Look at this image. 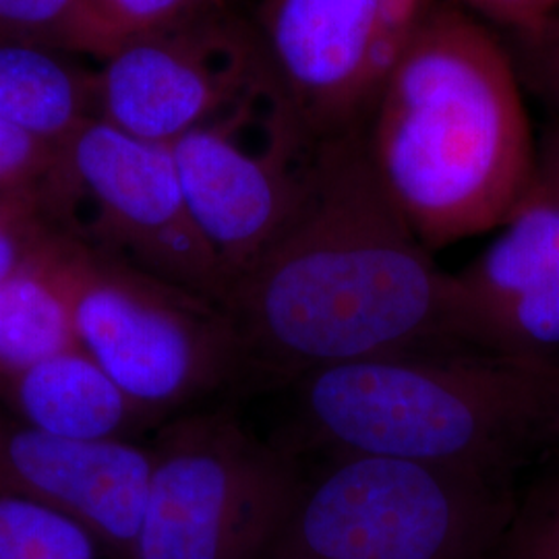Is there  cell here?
<instances>
[{
  "label": "cell",
  "mask_w": 559,
  "mask_h": 559,
  "mask_svg": "<svg viewBox=\"0 0 559 559\" xmlns=\"http://www.w3.org/2000/svg\"><path fill=\"white\" fill-rule=\"evenodd\" d=\"M245 378L293 383L348 360L479 348L440 270L381 185L365 133L323 141L290 226L230 286Z\"/></svg>",
  "instance_id": "1"
},
{
  "label": "cell",
  "mask_w": 559,
  "mask_h": 559,
  "mask_svg": "<svg viewBox=\"0 0 559 559\" xmlns=\"http://www.w3.org/2000/svg\"><path fill=\"white\" fill-rule=\"evenodd\" d=\"M381 185L433 253L501 228L531 193L537 145L503 41L440 0L365 131Z\"/></svg>",
  "instance_id": "2"
},
{
  "label": "cell",
  "mask_w": 559,
  "mask_h": 559,
  "mask_svg": "<svg viewBox=\"0 0 559 559\" xmlns=\"http://www.w3.org/2000/svg\"><path fill=\"white\" fill-rule=\"evenodd\" d=\"M305 440L334 454L512 483L559 438V365L480 348L348 360L293 383Z\"/></svg>",
  "instance_id": "3"
},
{
  "label": "cell",
  "mask_w": 559,
  "mask_h": 559,
  "mask_svg": "<svg viewBox=\"0 0 559 559\" xmlns=\"http://www.w3.org/2000/svg\"><path fill=\"white\" fill-rule=\"evenodd\" d=\"M514 485L473 471L334 454L307 475L263 559H489Z\"/></svg>",
  "instance_id": "4"
},
{
  "label": "cell",
  "mask_w": 559,
  "mask_h": 559,
  "mask_svg": "<svg viewBox=\"0 0 559 559\" xmlns=\"http://www.w3.org/2000/svg\"><path fill=\"white\" fill-rule=\"evenodd\" d=\"M60 276L81 348L154 419L245 378L221 305L62 230Z\"/></svg>",
  "instance_id": "5"
},
{
  "label": "cell",
  "mask_w": 559,
  "mask_h": 559,
  "mask_svg": "<svg viewBox=\"0 0 559 559\" xmlns=\"http://www.w3.org/2000/svg\"><path fill=\"white\" fill-rule=\"evenodd\" d=\"M152 454L131 559H263L305 480L293 450L226 411L173 420Z\"/></svg>",
  "instance_id": "6"
},
{
  "label": "cell",
  "mask_w": 559,
  "mask_h": 559,
  "mask_svg": "<svg viewBox=\"0 0 559 559\" xmlns=\"http://www.w3.org/2000/svg\"><path fill=\"white\" fill-rule=\"evenodd\" d=\"M321 143L274 78L170 143L189 214L230 286L299 214Z\"/></svg>",
  "instance_id": "7"
},
{
  "label": "cell",
  "mask_w": 559,
  "mask_h": 559,
  "mask_svg": "<svg viewBox=\"0 0 559 559\" xmlns=\"http://www.w3.org/2000/svg\"><path fill=\"white\" fill-rule=\"evenodd\" d=\"M80 198L96 205L102 249L224 309L230 284L189 214L170 145L85 120L59 145L60 221Z\"/></svg>",
  "instance_id": "8"
},
{
  "label": "cell",
  "mask_w": 559,
  "mask_h": 559,
  "mask_svg": "<svg viewBox=\"0 0 559 559\" xmlns=\"http://www.w3.org/2000/svg\"><path fill=\"white\" fill-rule=\"evenodd\" d=\"M440 0H263L255 29L280 92L318 141L362 135Z\"/></svg>",
  "instance_id": "9"
},
{
  "label": "cell",
  "mask_w": 559,
  "mask_h": 559,
  "mask_svg": "<svg viewBox=\"0 0 559 559\" xmlns=\"http://www.w3.org/2000/svg\"><path fill=\"white\" fill-rule=\"evenodd\" d=\"M270 80L255 23L218 0L189 20L122 41L106 57L96 73V117L170 145Z\"/></svg>",
  "instance_id": "10"
},
{
  "label": "cell",
  "mask_w": 559,
  "mask_h": 559,
  "mask_svg": "<svg viewBox=\"0 0 559 559\" xmlns=\"http://www.w3.org/2000/svg\"><path fill=\"white\" fill-rule=\"evenodd\" d=\"M152 473V448L131 440L60 438L0 408V491L80 522L108 559H131Z\"/></svg>",
  "instance_id": "11"
},
{
  "label": "cell",
  "mask_w": 559,
  "mask_h": 559,
  "mask_svg": "<svg viewBox=\"0 0 559 559\" xmlns=\"http://www.w3.org/2000/svg\"><path fill=\"white\" fill-rule=\"evenodd\" d=\"M456 278L480 350L559 365V200L533 185Z\"/></svg>",
  "instance_id": "12"
},
{
  "label": "cell",
  "mask_w": 559,
  "mask_h": 559,
  "mask_svg": "<svg viewBox=\"0 0 559 559\" xmlns=\"http://www.w3.org/2000/svg\"><path fill=\"white\" fill-rule=\"evenodd\" d=\"M0 399L25 425L73 440H129L152 420L80 344L2 378Z\"/></svg>",
  "instance_id": "13"
},
{
  "label": "cell",
  "mask_w": 559,
  "mask_h": 559,
  "mask_svg": "<svg viewBox=\"0 0 559 559\" xmlns=\"http://www.w3.org/2000/svg\"><path fill=\"white\" fill-rule=\"evenodd\" d=\"M36 44H0V120L52 145L96 117V75Z\"/></svg>",
  "instance_id": "14"
},
{
  "label": "cell",
  "mask_w": 559,
  "mask_h": 559,
  "mask_svg": "<svg viewBox=\"0 0 559 559\" xmlns=\"http://www.w3.org/2000/svg\"><path fill=\"white\" fill-rule=\"evenodd\" d=\"M57 228L15 276L0 284V380L78 346L57 261Z\"/></svg>",
  "instance_id": "15"
},
{
  "label": "cell",
  "mask_w": 559,
  "mask_h": 559,
  "mask_svg": "<svg viewBox=\"0 0 559 559\" xmlns=\"http://www.w3.org/2000/svg\"><path fill=\"white\" fill-rule=\"evenodd\" d=\"M9 41L102 60L117 50L92 0H0V44Z\"/></svg>",
  "instance_id": "16"
},
{
  "label": "cell",
  "mask_w": 559,
  "mask_h": 559,
  "mask_svg": "<svg viewBox=\"0 0 559 559\" xmlns=\"http://www.w3.org/2000/svg\"><path fill=\"white\" fill-rule=\"evenodd\" d=\"M108 558L100 540L80 522L0 491V559Z\"/></svg>",
  "instance_id": "17"
},
{
  "label": "cell",
  "mask_w": 559,
  "mask_h": 559,
  "mask_svg": "<svg viewBox=\"0 0 559 559\" xmlns=\"http://www.w3.org/2000/svg\"><path fill=\"white\" fill-rule=\"evenodd\" d=\"M59 168V145L0 120V198L25 201L48 214Z\"/></svg>",
  "instance_id": "18"
},
{
  "label": "cell",
  "mask_w": 559,
  "mask_h": 559,
  "mask_svg": "<svg viewBox=\"0 0 559 559\" xmlns=\"http://www.w3.org/2000/svg\"><path fill=\"white\" fill-rule=\"evenodd\" d=\"M489 559H559V477L519 500Z\"/></svg>",
  "instance_id": "19"
},
{
  "label": "cell",
  "mask_w": 559,
  "mask_h": 559,
  "mask_svg": "<svg viewBox=\"0 0 559 559\" xmlns=\"http://www.w3.org/2000/svg\"><path fill=\"white\" fill-rule=\"evenodd\" d=\"M506 48L522 90L559 115V13L537 25L508 32Z\"/></svg>",
  "instance_id": "20"
},
{
  "label": "cell",
  "mask_w": 559,
  "mask_h": 559,
  "mask_svg": "<svg viewBox=\"0 0 559 559\" xmlns=\"http://www.w3.org/2000/svg\"><path fill=\"white\" fill-rule=\"evenodd\" d=\"M119 48L122 41L189 20L218 0H92Z\"/></svg>",
  "instance_id": "21"
},
{
  "label": "cell",
  "mask_w": 559,
  "mask_h": 559,
  "mask_svg": "<svg viewBox=\"0 0 559 559\" xmlns=\"http://www.w3.org/2000/svg\"><path fill=\"white\" fill-rule=\"evenodd\" d=\"M57 228L36 205L0 198V284L34 260Z\"/></svg>",
  "instance_id": "22"
},
{
  "label": "cell",
  "mask_w": 559,
  "mask_h": 559,
  "mask_svg": "<svg viewBox=\"0 0 559 559\" xmlns=\"http://www.w3.org/2000/svg\"><path fill=\"white\" fill-rule=\"evenodd\" d=\"M480 17L493 21L508 32L524 29L559 13V0H460Z\"/></svg>",
  "instance_id": "23"
},
{
  "label": "cell",
  "mask_w": 559,
  "mask_h": 559,
  "mask_svg": "<svg viewBox=\"0 0 559 559\" xmlns=\"http://www.w3.org/2000/svg\"><path fill=\"white\" fill-rule=\"evenodd\" d=\"M535 187L559 200V124L543 135L537 147Z\"/></svg>",
  "instance_id": "24"
}]
</instances>
